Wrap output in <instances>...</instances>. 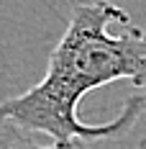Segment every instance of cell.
<instances>
[{
    "label": "cell",
    "mask_w": 146,
    "mask_h": 149,
    "mask_svg": "<svg viewBox=\"0 0 146 149\" xmlns=\"http://www.w3.org/2000/svg\"><path fill=\"white\" fill-rule=\"evenodd\" d=\"M146 111V29L110 0L74 5L46 74L0 100V121L51 144L120 139Z\"/></svg>",
    "instance_id": "obj_1"
},
{
    "label": "cell",
    "mask_w": 146,
    "mask_h": 149,
    "mask_svg": "<svg viewBox=\"0 0 146 149\" xmlns=\"http://www.w3.org/2000/svg\"><path fill=\"white\" fill-rule=\"evenodd\" d=\"M0 149H87V147H85V141H72V144H39L31 134L21 131L10 121H0ZM136 149H146V139H141Z\"/></svg>",
    "instance_id": "obj_2"
}]
</instances>
